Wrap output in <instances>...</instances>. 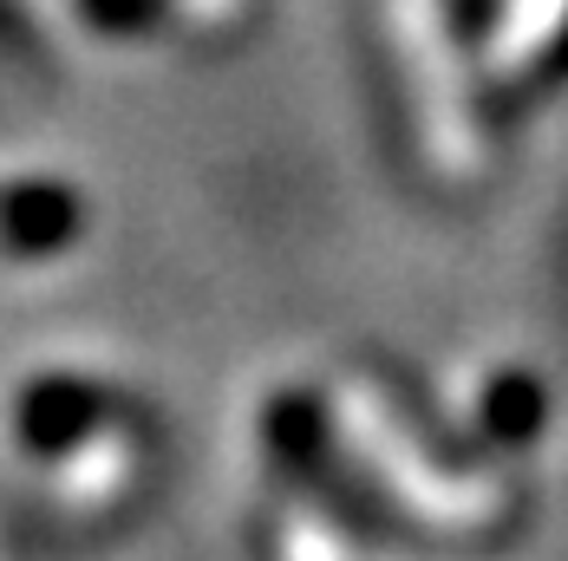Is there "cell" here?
<instances>
[{
  "label": "cell",
  "mask_w": 568,
  "mask_h": 561,
  "mask_svg": "<svg viewBox=\"0 0 568 561\" xmlns=\"http://www.w3.org/2000/svg\"><path fill=\"white\" fill-rule=\"evenodd\" d=\"M562 85H568V20H562V33H556V40H549L536 59H529V65L516 72L504 92H497V112L516 118V112H529V105H542L549 92H562Z\"/></svg>",
  "instance_id": "cell-5"
},
{
  "label": "cell",
  "mask_w": 568,
  "mask_h": 561,
  "mask_svg": "<svg viewBox=\"0 0 568 561\" xmlns=\"http://www.w3.org/2000/svg\"><path fill=\"white\" fill-rule=\"evenodd\" d=\"M549 425V392L529 379V373H504V379H490V392H484V438L490 445H529L536 431Z\"/></svg>",
  "instance_id": "cell-4"
},
{
  "label": "cell",
  "mask_w": 568,
  "mask_h": 561,
  "mask_svg": "<svg viewBox=\"0 0 568 561\" xmlns=\"http://www.w3.org/2000/svg\"><path fill=\"white\" fill-rule=\"evenodd\" d=\"M268 450H275V463H282L287 477L307 490V497H321V503L341 516L346 529H359V536H393V516L366 497V483L341 470V450H334V431H327V418H321V405L307 392H282L268 405Z\"/></svg>",
  "instance_id": "cell-1"
},
{
  "label": "cell",
  "mask_w": 568,
  "mask_h": 561,
  "mask_svg": "<svg viewBox=\"0 0 568 561\" xmlns=\"http://www.w3.org/2000/svg\"><path fill=\"white\" fill-rule=\"evenodd\" d=\"M47 33L33 27V13L20 0H0V65L7 72H47Z\"/></svg>",
  "instance_id": "cell-6"
},
{
  "label": "cell",
  "mask_w": 568,
  "mask_h": 561,
  "mask_svg": "<svg viewBox=\"0 0 568 561\" xmlns=\"http://www.w3.org/2000/svg\"><path fill=\"white\" fill-rule=\"evenodd\" d=\"M171 0H79V13L99 27V33H144L164 20Z\"/></svg>",
  "instance_id": "cell-7"
},
{
  "label": "cell",
  "mask_w": 568,
  "mask_h": 561,
  "mask_svg": "<svg viewBox=\"0 0 568 561\" xmlns=\"http://www.w3.org/2000/svg\"><path fill=\"white\" fill-rule=\"evenodd\" d=\"M457 27H464V40H484L490 33V13H497V0H452Z\"/></svg>",
  "instance_id": "cell-8"
},
{
  "label": "cell",
  "mask_w": 568,
  "mask_h": 561,
  "mask_svg": "<svg viewBox=\"0 0 568 561\" xmlns=\"http://www.w3.org/2000/svg\"><path fill=\"white\" fill-rule=\"evenodd\" d=\"M79 223H85V203L65 183L27 176V183H7L0 190V248L20 255V262H47L59 248H72L79 242Z\"/></svg>",
  "instance_id": "cell-2"
},
{
  "label": "cell",
  "mask_w": 568,
  "mask_h": 561,
  "mask_svg": "<svg viewBox=\"0 0 568 561\" xmlns=\"http://www.w3.org/2000/svg\"><path fill=\"white\" fill-rule=\"evenodd\" d=\"M105 411H112V398L99 392L92 379L53 373V379L27 386L20 411H13V431H20V445H27V450H40V457H59V450L85 445V438L99 431V418H105Z\"/></svg>",
  "instance_id": "cell-3"
}]
</instances>
